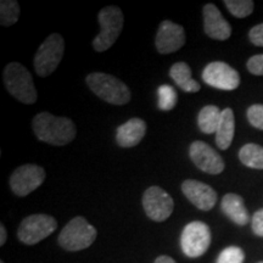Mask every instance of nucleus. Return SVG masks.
Wrapping results in <instances>:
<instances>
[{
	"label": "nucleus",
	"instance_id": "f257e3e1",
	"mask_svg": "<svg viewBox=\"0 0 263 263\" xmlns=\"http://www.w3.org/2000/svg\"><path fill=\"white\" fill-rule=\"evenodd\" d=\"M32 128L39 140L54 146L67 145L77 134L73 121L67 117L54 116L49 112L35 115L32 121Z\"/></svg>",
	"mask_w": 263,
	"mask_h": 263
},
{
	"label": "nucleus",
	"instance_id": "f03ea898",
	"mask_svg": "<svg viewBox=\"0 0 263 263\" xmlns=\"http://www.w3.org/2000/svg\"><path fill=\"white\" fill-rule=\"evenodd\" d=\"M85 83L98 98L108 104L122 106L129 103V88L114 76L103 72H93L87 76Z\"/></svg>",
	"mask_w": 263,
	"mask_h": 263
},
{
	"label": "nucleus",
	"instance_id": "7ed1b4c3",
	"mask_svg": "<svg viewBox=\"0 0 263 263\" xmlns=\"http://www.w3.org/2000/svg\"><path fill=\"white\" fill-rule=\"evenodd\" d=\"M4 83L6 89L20 103L32 105L37 101L38 94L32 74L20 62H10L4 68Z\"/></svg>",
	"mask_w": 263,
	"mask_h": 263
},
{
	"label": "nucleus",
	"instance_id": "20e7f679",
	"mask_svg": "<svg viewBox=\"0 0 263 263\" xmlns=\"http://www.w3.org/2000/svg\"><path fill=\"white\" fill-rule=\"evenodd\" d=\"M99 25L100 32L93 41L95 51L103 52L110 49L116 43L123 29V12L117 6L110 5L99 12Z\"/></svg>",
	"mask_w": 263,
	"mask_h": 263
},
{
	"label": "nucleus",
	"instance_id": "39448f33",
	"mask_svg": "<svg viewBox=\"0 0 263 263\" xmlns=\"http://www.w3.org/2000/svg\"><path fill=\"white\" fill-rule=\"evenodd\" d=\"M98 232L84 217H74L64 227L59 235V245L66 251H81L93 244Z\"/></svg>",
	"mask_w": 263,
	"mask_h": 263
},
{
	"label": "nucleus",
	"instance_id": "423d86ee",
	"mask_svg": "<svg viewBox=\"0 0 263 263\" xmlns=\"http://www.w3.org/2000/svg\"><path fill=\"white\" fill-rule=\"evenodd\" d=\"M65 41L59 33H51L42 43L33 59L34 71L39 77H48L57 70L64 58Z\"/></svg>",
	"mask_w": 263,
	"mask_h": 263
},
{
	"label": "nucleus",
	"instance_id": "0eeeda50",
	"mask_svg": "<svg viewBox=\"0 0 263 263\" xmlns=\"http://www.w3.org/2000/svg\"><path fill=\"white\" fill-rule=\"evenodd\" d=\"M211 245V230L206 223L200 221L190 222L180 235V246L184 255L190 258L202 256Z\"/></svg>",
	"mask_w": 263,
	"mask_h": 263
},
{
	"label": "nucleus",
	"instance_id": "6e6552de",
	"mask_svg": "<svg viewBox=\"0 0 263 263\" xmlns=\"http://www.w3.org/2000/svg\"><path fill=\"white\" fill-rule=\"evenodd\" d=\"M58 228L54 217L48 215H32L26 217L18 227L17 236L26 245H34L48 238Z\"/></svg>",
	"mask_w": 263,
	"mask_h": 263
},
{
	"label": "nucleus",
	"instance_id": "1a4fd4ad",
	"mask_svg": "<svg viewBox=\"0 0 263 263\" xmlns=\"http://www.w3.org/2000/svg\"><path fill=\"white\" fill-rule=\"evenodd\" d=\"M45 171L38 164L27 163L20 166L10 177V188L17 196H27L45 180Z\"/></svg>",
	"mask_w": 263,
	"mask_h": 263
},
{
	"label": "nucleus",
	"instance_id": "9d476101",
	"mask_svg": "<svg viewBox=\"0 0 263 263\" xmlns=\"http://www.w3.org/2000/svg\"><path fill=\"white\" fill-rule=\"evenodd\" d=\"M143 207L151 221L164 222L172 215L174 209L173 199L166 190L160 186H150L143 195Z\"/></svg>",
	"mask_w": 263,
	"mask_h": 263
},
{
	"label": "nucleus",
	"instance_id": "9b49d317",
	"mask_svg": "<svg viewBox=\"0 0 263 263\" xmlns=\"http://www.w3.org/2000/svg\"><path fill=\"white\" fill-rule=\"evenodd\" d=\"M202 80L207 85L221 90H234L240 84L238 71L222 61H213L205 67Z\"/></svg>",
	"mask_w": 263,
	"mask_h": 263
},
{
	"label": "nucleus",
	"instance_id": "f8f14e48",
	"mask_svg": "<svg viewBox=\"0 0 263 263\" xmlns=\"http://www.w3.org/2000/svg\"><path fill=\"white\" fill-rule=\"evenodd\" d=\"M189 156L194 164L202 172L209 174H219L224 170V161L205 141H193L189 147Z\"/></svg>",
	"mask_w": 263,
	"mask_h": 263
},
{
	"label": "nucleus",
	"instance_id": "ddd939ff",
	"mask_svg": "<svg viewBox=\"0 0 263 263\" xmlns=\"http://www.w3.org/2000/svg\"><path fill=\"white\" fill-rule=\"evenodd\" d=\"M185 39V31L182 26L166 20L160 24L155 45L160 54H172L184 47Z\"/></svg>",
	"mask_w": 263,
	"mask_h": 263
},
{
	"label": "nucleus",
	"instance_id": "4468645a",
	"mask_svg": "<svg viewBox=\"0 0 263 263\" xmlns=\"http://www.w3.org/2000/svg\"><path fill=\"white\" fill-rule=\"evenodd\" d=\"M184 196L201 211H210L217 202V193L207 184L195 179H186L182 184Z\"/></svg>",
	"mask_w": 263,
	"mask_h": 263
},
{
	"label": "nucleus",
	"instance_id": "2eb2a0df",
	"mask_svg": "<svg viewBox=\"0 0 263 263\" xmlns=\"http://www.w3.org/2000/svg\"><path fill=\"white\" fill-rule=\"evenodd\" d=\"M203 28L210 38L216 41H226L232 35V27L223 17L216 5L206 4L203 6Z\"/></svg>",
	"mask_w": 263,
	"mask_h": 263
},
{
	"label": "nucleus",
	"instance_id": "dca6fc26",
	"mask_svg": "<svg viewBox=\"0 0 263 263\" xmlns=\"http://www.w3.org/2000/svg\"><path fill=\"white\" fill-rule=\"evenodd\" d=\"M146 133V123L141 118H130L121 124L116 132V141L121 147H133L138 145Z\"/></svg>",
	"mask_w": 263,
	"mask_h": 263
},
{
	"label": "nucleus",
	"instance_id": "f3484780",
	"mask_svg": "<svg viewBox=\"0 0 263 263\" xmlns=\"http://www.w3.org/2000/svg\"><path fill=\"white\" fill-rule=\"evenodd\" d=\"M222 211L238 226H245L250 221V216L246 210L244 199L236 194H227L222 199Z\"/></svg>",
	"mask_w": 263,
	"mask_h": 263
},
{
	"label": "nucleus",
	"instance_id": "a211bd4d",
	"mask_svg": "<svg viewBox=\"0 0 263 263\" xmlns=\"http://www.w3.org/2000/svg\"><path fill=\"white\" fill-rule=\"evenodd\" d=\"M235 133V118L232 108L227 107L222 111L221 121L216 132V144L221 150H227L232 145Z\"/></svg>",
	"mask_w": 263,
	"mask_h": 263
},
{
	"label": "nucleus",
	"instance_id": "6ab92c4d",
	"mask_svg": "<svg viewBox=\"0 0 263 263\" xmlns=\"http://www.w3.org/2000/svg\"><path fill=\"white\" fill-rule=\"evenodd\" d=\"M171 78L185 93H196L200 90V84L193 80L192 68L186 62H177L170 70Z\"/></svg>",
	"mask_w": 263,
	"mask_h": 263
},
{
	"label": "nucleus",
	"instance_id": "aec40b11",
	"mask_svg": "<svg viewBox=\"0 0 263 263\" xmlns=\"http://www.w3.org/2000/svg\"><path fill=\"white\" fill-rule=\"evenodd\" d=\"M222 111L215 105H207L202 107L197 116V124L200 130L205 134L216 133L218 128L219 121H221Z\"/></svg>",
	"mask_w": 263,
	"mask_h": 263
},
{
	"label": "nucleus",
	"instance_id": "412c9836",
	"mask_svg": "<svg viewBox=\"0 0 263 263\" xmlns=\"http://www.w3.org/2000/svg\"><path fill=\"white\" fill-rule=\"evenodd\" d=\"M239 159L250 168L263 170V146L258 144H246L239 151Z\"/></svg>",
	"mask_w": 263,
	"mask_h": 263
},
{
	"label": "nucleus",
	"instance_id": "4be33fe9",
	"mask_svg": "<svg viewBox=\"0 0 263 263\" xmlns=\"http://www.w3.org/2000/svg\"><path fill=\"white\" fill-rule=\"evenodd\" d=\"M21 9L16 0H2L0 2V24L10 27L18 21Z\"/></svg>",
	"mask_w": 263,
	"mask_h": 263
},
{
	"label": "nucleus",
	"instance_id": "5701e85b",
	"mask_svg": "<svg viewBox=\"0 0 263 263\" xmlns=\"http://www.w3.org/2000/svg\"><path fill=\"white\" fill-rule=\"evenodd\" d=\"M159 94V108L162 111H171L178 101V94L176 89L168 84H162L159 87L157 90Z\"/></svg>",
	"mask_w": 263,
	"mask_h": 263
},
{
	"label": "nucleus",
	"instance_id": "b1692460",
	"mask_svg": "<svg viewBox=\"0 0 263 263\" xmlns=\"http://www.w3.org/2000/svg\"><path fill=\"white\" fill-rule=\"evenodd\" d=\"M224 5L234 17L244 18L252 14L255 3L252 0H226Z\"/></svg>",
	"mask_w": 263,
	"mask_h": 263
},
{
	"label": "nucleus",
	"instance_id": "393cba45",
	"mask_svg": "<svg viewBox=\"0 0 263 263\" xmlns=\"http://www.w3.org/2000/svg\"><path fill=\"white\" fill-rule=\"evenodd\" d=\"M245 259V254L238 246H229L219 254L217 263H242Z\"/></svg>",
	"mask_w": 263,
	"mask_h": 263
},
{
	"label": "nucleus",
	"instance_id": "a878e982",
	"mask_svg": "<svg viewBox=\"0 0 263 263\" xmlns=\"http://www.w3.org/2000/svg\"><path fill=\"white\" fill-rule=\"evenodd\" d=\"M248 120L257 129L263 130V105L256 104L249 107Z\"/></svg>",
	"mask_w": 263,
	"mask_h": 263
},
{
	"label": "nucleus",
	"instance_id": "bb28decb",
	"mask_svg": "<svg viewBox=\"0 0 263 263\" xmlns=\"http://www.w3.org/2000/svg\"><path fill=\"white\" fill-rule=\"evenodd\" d=\"M248 70L255 76H263V54L255 55L248 61Z\"/></svg>",
	"mask_w": 263,
	"mask_h": 263
},
{
	"label": "nucleus",
	"instance_id": "cd10ccee",
	"mask_svg": "<svg viewBox=\"0 0 263 263\" xmlns=\"http://www.w3.org/2000/svg\"><path fill=\"white\" fill-rule=\"evenodd\" d=\"M249 38L256 47H263V24H259L251 28V31L249 32Z\"/></svg>",
	"mask_w": 263,
	"mask_h": 263
},
{
	"label": "nucleus",
	"instance_id": "c85d7f7f",
	"mask_svg": "<svg viewBox=\"0 0 263 263\" xmlns=\"http://www.w3.org/2000/svg\"><path fill=\"white\" fill-rule=\"evenodd\" d=\"M251 224L255 234L263 238V209L258 210V211L255 213L254 217H252Z\"/></svg>",
	"mask_w": 263,
	"mask_h": 263
},
{
	"label": "nucleus",
	"instance_id": "c756f323",
	"mask_svg": "<svg viewBox=\"0 0 263 263\" xmlns=\"http://www.w3.org/2000/svg\"><path fill=\"white\" fill-rule=\"evenodd\" d=\"M6 229L4 224H0V246H4L5 242H6Z\"/></svg>",
	"mask_w": 263,
	"mask_h": 263
},
{
	"label": "nucleus",
	"instance_id": "7c9ffc66",
	"mask_svg": "<svg viewBox=\"0 0 263 263\" xmlns=\"http://www.w3.org/2000/svg\"><path fill=\"white\" fill-rule=\"evenodd\" d=\"M154 263H177L176 261H174L173 258H171L170 256H159V257H157L156 259H155V262Z\"/></svg>",
	"mask_w": 263,
	"mask_h": 263
},
{
	"label": "nucleus",
	"instance_id": "2f4dec72",
	"mask_svg": "<svg viewBox=\"0 0 263 263\" xmlns=\"http://www.w3.org/2000/svg\"><path fill=\"white\" fill-rule=\"evenodd\" d=\"M0 263H4V262H3V261H2V262H0Z\"/></svg>",
	"mask_w": 263,
	"mask_h": 263
},
{
	"label": "nucleus",
	"instance_id": "473e14b6",
	"mask_svg": "<svg viewBox=\"0 0 263 263\" xmlns=\"http://www.w3.org/2000/svg\"><path fill=\"white\" fill-rule=\"evenodd\" d=\"M259 263H263V262H259Z\"/></svg>",
	"mask_w": 263,
	"mask_h": 263
}]
</instances>
